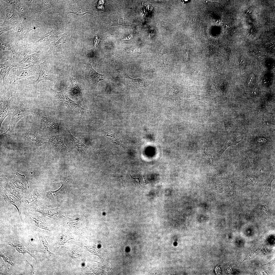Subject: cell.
Returning <instances> with one entry per match:
<instances>
[{
    "label": "cell",
    "instance_id": "obj_11",
    "mask_svg": "<svg viewBox=\"0 0 275 275\" xmlns=\"http://www.w3.org/2000/svg\"><path fill=\"white\" fill-rule=\"evenodd\" d=\"M0 51L8 50L12 52L13 59H17L24 50L23 45L8 40L0 39Z\"/></svg>",
    "mask_w": 275,
    "mask_h": 275
},
{
    "label": "cell",
    "instance_id": "obj_23",
    "mask_svg": "<svg viewBox=\"0 0 275 275\" xmlns=\"http://www.w3.org/2000/svg\"><path fill=\"white\" fill-rule=\"evenodd\" d=\"M67 12L68 13H74L79 16L83 15L87 13L93 15L91 10L80 3L70 5Z\"/></svg>",
    "mask_w": 275,
    "mask_h": 275
},
{
    "label": "cell",
    "instance_id": "obj_32",
    "mask_svg": "<svg viewBox=\"0 0 275 275\" xmlns=\"http://www.w3.org/2000/svg\"><path fill=\"white\" fill-rule=\"evenodd\" d=\"M72 237L69 235H63L59 237L58 241L56 244L57 248V251L60 247L62 245H64V244L70 239H73Z\"/></svg>",
    "mask_w": 275,
    "mask_h": 275
},
{
    "label": "cell",
    "instance_id": "obj_33",
    "mask_svg": "<svg viewBox=\"0 0 275 275\" xmlns=\"http://www.w3.org/2000/svg\"><path fill=\"white\" fill-rule=\"evenodd\" d=\"M258 180V176L256 175H251L247 177L245 181V185L254 186Z\"/></svg>",
    "mask_w": 275,
    "mask_h": 275
},
{
    "label": "cell",
    "instance_id": "obj_9",
    "mask_svg": "<svg viewBox=\"0 0 275 275\" xmlns=\"http://www.w3.org/2000/svg\"><path fill=\"white\" fill-rule=\"evenodd\" d=\"M50 90L57 99L71 110L82 114L88 112V110L82 108L71 99L65 91L58 92L52 88Z\"/></svg>",
    "mask_w": 275,
    "mask_h": 275
},
{
    "label": "cell",
    "instance_id": "obj_1",
    "mask_svg": "<svg viewBox=\"0 0 275 275\" xmlns=\"http://www.w3.org/2000/svg\"><path fill=\"white\" fill-rule=\"evenodd\" d=\"M40 27H44L40 24L39 20L26 18L15 29L1 35L0 39L19 43L27 36L31 31Z\"/></svg>",
    "mask_w": 275,
    "mask_h": 275
},
{
    "label": "cell",
    "instance_id": "obj_30",
    "mask_svg": "<svg viewBox=\"0 0 275 275\" xmlns=\"http://www.w3.org/2000/svg\"><path fill=\"white\" fill-rule=\"evenodd\" d=\"M112 25H122L130 26V24L127 19L125 16H121L119 17H116L112 20L110 22Z\"/></svg>",
    "mask_w": 275,
    "mask_h": 275
},
{
    "label": "cell",
    "instance_id": "obj_40",
    "mask_svg": "<svg viewBox=\"0 0 275 275\" xmlns=\"http://www.w3.org/2000/svg\"><path fill=\"white\" fill-rule=\"evenodd\" d=\"M28 136L29 139L32 141L36 143L40 142V140L37 138L34 134L31 133L28 134Z\"/></svg>",
    "mask_w": 275,
    "mask_h": 275
},
{
    "label": "cell",
    "instance_id": "obj_4",
    "mask_svg": "<svg viewBox=\"0 0 275 275\" xmlns=\"http://www.w3.org/2000/svg\"><path fill=\"white\" fill-rule=\"evenodd\" d=\"M5 2L8 5L6 8V15L4 20L0 25V35L5 32L16 28L24 19L15 9Z\"/></svg>",
    "mask_w": 275,
    "mask_h": 275
},
{
    "label": "cell",
    "instance_id": "obj_28",
    "mask_svg": "<svg viewBox=\"0 0 275 275\" xmlns=\"http://www.w3.org/2000/svg\"><path fill=\"white\" fill-rule=\"evenodd\" d=\"M40 242V251L46 255L51 257H54L55 255L50 252L48 249L49 246L48 243L46 240V238L39 236Z\"/></svg>",
    "mask_w": 275,
    "mask_h": 275
},
{
    "label": "cell",
    "instance_id": "obj_19",
    "mask_svg": "<svg viewBox=\"0 0 275 275\" xmlns=\"http://www.w3.org/2000/svg\"><path fill=\"white\" fill-rule=\"evenodd\" d=\"M15 9L24 18H27L28 10L21 0H4Z\"/></svg>",
    "mask_w": 275,
    "mask_h": 275
},
{
    "label": "cell",
    "instance_id": "obj_15",
    "mask_svg": "<svg viewBox=\"0 0 275 275\" xmlns=\"http://www.w3.org/2000/svg\"><path fill=\"white\" fill-rule=\"evenodd\" d=\"M12 96L9 90L3 95L0 100V125L2 123L5 118L8 115H11V108L9 103V99Z\"/></svg>",
    "mask_w": 275,
    "mask_h": 275
},
{
    "label": "cell",
    "instance_id": "obj_6",
    "mask_svg": "<svg viewBox=\"0 0 275 275\" xmlns=\"http://www.w3.org/2000/svg\"><path fill=\"white\" fill-rule=\"evenodd\" d=\"M39 66V76L37 79L31 83L36 89L37 86L40 81L47 80L55 84L57 83V80L56 77L55 68L53 66L48 62L45 60L44 62L38 65Z\"/></svg>",
    "mask_w": 275,
    "mask_h": 275
},
{
    "label": "cell",
    "instance_id": "obj_13",
    "mask_svg": "<svg viewBox=\"0 0 275 275\" xmlns=\"http://www.w3.org/2000/svg\"><path fill=\"white\" fill-rule=\"evenodd\" d=\"M35 111L44 127L56 131H59V128L58 124L54 119L44 111L38 110H35Z\"/></svg>",
    "mask_w": 275,
    "mask_h": 275
},
{
    "label": "cell",
    "instance_id": "obj_17",
    "mask_svg": "<svg viewBox=\"0 0 275 275\" xmlns=\"http://www.w3.org/2000/svg\"><path fill=\"white\" fill-rule=\"evenodd\" d=\"M66 133L70 143L77 149L80 155L85 157L88 147L85 145L78 139L72 135L69 129L67 130Z\"/></svg>",
    "mask_w": 275,
    "mask_h": 275
},
{
    "label": "cell",
    "instance_id": "obj_18",
    "mask_svg": "<svg viewBox=\"0 0 275 275\" xmlns=\"http://www.w3.org/2000/svg\"><path fill=\"white\" fill-rule=\"evenodd\" d=\"M42 192L39 190H34L22 200L24 205L26 206H32L37 204V202L41 198Z\"/></svg>",
    "mask_w": 275,
    "mask_h": 275
},
{
    "label": "cell",
    "instance_id": "obj_34",
    "mask_svg": "<svg viewBox=\"0 0 275 275\" xmlns=\"http://www.w3.org/2000/svg\"><path fill=\"white\" fill-rule=\"evenodd\" d=\"M84 220L83 221V218L80 217L72 219L70 221V222L71 225L73 227L81 229V228H83V227L80 225V224L84 225Z\"/></svg>",
    "mask_w": 275,
    "mask_h": 275
},
{
    "label": "cell",
    "instance_id": "obj_29",
    "mask_svg": "<svg viewBox=\"0 0 275 275\" xmlns=\"http://www.w3.org/2000/svg\"><path fill=\"white\" fill-rule=\"evenodd\" d=\"M68 180H66L63 184L58 189L54 191L50 190L46 192V196L48 199H51L56 197L62 193L65 189L67 184Z\"/></svg>",
    "mask_w": 275,
    "mask_h": 275
},
{
    "label": "cell",
    "instance_id": "obj_20",
    "mask_svg": "<svg viewBox=\"0 0 275 275\" xmlns=\"http://www.w3.org/2000/svg\"><path fill=\"white\" fill-rule=\"evenodd\" d=\"M18 66V63L13 64L9 62L0 63V74L3 79L4 86L7 87L8 77L10 70L13 67Z\"/></svg>",
    "mask_w": 275,
    "mask_h": 275
},
{
    "label": "cell",
    "instance_id": "obj_5",
    "mask_svg": "<svg viewBox=\"0 0 275 275\" xmlns=\"http://www.w3.org/2000/svg\"><path fill=\"white\" fill-rule=\"evenodd\" d=\"M38 74L39 70L35 68L33 64L25 67L19 66L13 67L10 71L8 76L6 87L8 88L7 90H9L13 81L15 82L17 80Z\"/></svg>",
    "mask_w": 275,
    "mask_h": 275
},
{
    "label": "cell",
    "instance_id": "obj_16",
    "mask_svg": "<svg viewBox=\"0 0 275 275\" xmlns=\"http://www.w3.org/2000/svg\"><path fill=\"white\" fill-rule=\"evenodd\" d=\"M32 211L39 213L48 216L58 218L60 217V211L58 208L51 209L36 204L31 207ZM31 210V211H32Z\"/></svg>",
    "mask_w": 275,
    "mask_h": 275
},
{
    "label": "cell",
    "instance_id": "obj_10",
    "mask_svg": "<svg viewBox=\"0 0 275 275\" xmlns=\"http://www.w3.org/2000/svg\"><path fill=\"white\" fill-rule=\"evenodd\" d=\"M49 55L48 51H46L45 47L40 48L37 52L31 54H27L25 52L23 58L18 63V66L29 63L33 65H39L44 62Z\"/></svg>",
    "mask_w": 275,
    "mask_h": 275
},
{
    "label": "cell",
    "instance_id": "obj_36",
    "mask_svg": "<svg viewBox=\"0 0 275 275\" xmlns=\"http://www.w3.org/2000/svg\"><path fill=\"white\" fill-rule=\"evenodd\" d=\"M203 157L206 162L211 167L213 165L214 156L207 153L205 151L204 149Z\"/></svg>",
    "mask_w": 275,
    "mask_h": 275
},
{
    "label": "cell",
    "instance_id": "obj_39",
    "mask_svg": "<svg viewBox=\"0 0 275 275\" xmlns=\"http://www.w3.org/2000/svg\"><path fill=\"white\" fill-rule=\"evenodd\" d=\"M8 268L5 265L1 263L0 264V275H10V273L8 272Z\"/></svg>",
    "mask_w": 275,
    "mask_h": 275
},
{
    "label": "cell",
    "instance_id": "obj_14",
    "mask_svg": "<svg viewBox=\"0 0 275 275\" xmlns=\"http://www.w3.org/2000/svg\"><path fill=\"white\" fill-rule=\"evenodd\" d=\"M1 195L4 197L6 201L10 203L16 207L19 213L21 222H24L22 215V212L24 207L21 200L3 187H1Z\"/></svg>",
    "mask_w": 275,
    "mask_h": 275
},
{
    "label": "cell",
    "instance_id": "obj_7",
    "mask_svg": "<svg viewBox=\"0 0 275 275\" xmlns=\"http://www.w3.org/2000/svg\"><path fill=\"white\" fill-rule=\"evenodd\" d=\"M60 33V31L56 28H52L50 32L43 35L37 41L31 44L23 45L24 50L32 51L39 50L41 48L46 47L50 43L56 40Z\"/></svg>",
    "mask_w": 275,
    "mask_h": 275
},
{
    "label": "cell",
    "instance_id": "obj_2",
    "mask_svg": "<svg viewBox=\"0 0 275 275\" xmlns=\"http://www.w3.org/2000/svg\"><path fill=\"white\" fill-rule=\"evenodd\" d=\"M17 103L11 108L12 118L7 130L2 134L1 138L8 136L14 138V129L18 122L24 117L28 115H35V113L32 109L25 106L19 99L18 93L16 95Z\"/></svg>",
    "mask_w": 275,
    "mask_h": 275
},
{
    "label": "cell",
    "instance_id": "obj_26",
    "mask_svg": "<svg viewBox=\"0 0 275 275\" xmlns=\"http://www.w3.org/2000/svg\"><path fill=\"white\" fill-rule=\"evenodd\" d=\"M242 139V138L241 137L239 136L233 138L229 141H227L223 148L216 153L214 156V158H215V159L217 164L221 156L227 148L230 146L236 145L240 142L241 141Z\"/></svg>",
    "mask_w": 275,
    "mask_h": 275
},
{
    "label": "cell",
    "instance_id": "obj_37",
    "mask_svg": "<svg viewBox=\"0 0 275 275\" xmlns=\"http://www.w3.org/2000/svg\"><path fill=\"white\" fill-rule=\"evenodd\" d=\"M0 256L6 263L9 264L12 266L15 265L14 261L10 256L1 252H0Z\"/></svg>",
    "mask_w": 275,
    "mask_h": 275
},
{
    "label": "cell",
    "instance_id": "obj_3",
    "mask_svg": "<svg viewBox=\"0 0 275 275\" xmlns=\"http://www.w3.org/2000/svg\"><path fill=\"white\" fill-rule=\"evenodd\" d=\"M27 8L28 13L27 18L39 20L40 15L50 8L55 2L52 0H22Z\"/></svg>",
    "mask_w": 275,
    "mask_h": 275
},
{
    "label": "cell",
    "instance_id": "obj_31",
    "mask_svg": "<svg viewBox=\"0 0 275 275\" xmlns=\"http://www.w3.org/2000/svg\"><path fill=\"white\" fill-rule=\"evenodd\" d=\"M125 79L128 83L132 84L136 87H143L144 85L145 80L139 78L134 79L130 77L127 74H125Z\"/></svg>",
    "mask_w": 275,
    "mask_h": 275
},
{
    "label": "cell",
    "instance_id": "obj_21",
    "mask_svg": "<svg viewBox=\"0 0 275 275\" xmlns=\"http://www.w3.org/2000/svg\"><path fill=\"white\" fill-rule=\"evenodd\" d=\"M67 37L66 36H62L56 43L50 44L48 50L49 54L55 52H62L67 41Z\"/></svg>",
    "mask_w": 275,
    "mask_h": 275
},
{
    "label": "cell",
    "instance_id": "obj_41",
    "mask_svg": "<svg viewBox=\"0 0 275 275\" xmlns=\"http://www.w3.org/2000/svg\"><path fill=\"white\" fill-rule=\"evenodd\" d=\"M101 40V38L98 36H95L94 40V46L95 48L99 44Z\"/></svg>",
    "mask_w": 275,
    "mask_h": 275
},
{
    "label": "cell",
    "instance_id": "obj_22",
    "mask_svg": "<svg viewBox=\"0 0 275 275\" xmlns=\"http://www.w3.org/2000/svg\"><path fill=\"white\" fill-rule=\"evenodd\" d=\"M8 244L14 248L19 253H22L23 254L27 253L32 257L35 260L38 267V262L36 258L31 251L25 246L21 243L18 241H10L9 242Z\"/></svg>",
    "mask_w": 275,
    "mask_h": 275
},
{
    "label": "cell",
    "instance_id": "obj_24",
    "mask_svg": "<svg viewBox=\"0 0 275 275\" xmlns=\"http://www.w3.org/2000/svg\"><path fill=\"white\" fill-rule=\"evenodd\" d=\"M25 216L29 217L35 225L43 229L49 230L47 225L44 221L39 216L34 213V212H26Z\"/></svg>",
    "mask_w": 275,
    "mask_h": 275
},
{
    "label": "cell",
    "instance_id": "obj_38",
    "mask_svg": "<svg viewBox=\"0 0 275 275\" xmlns=\"http://www.w3.org/2000/svg\"><path fill=\"white\" fill-rule=\"evenodd\" d=\"M264 170L267 171H274V162L269 161L264 164Z\"/></svg>",
    "mask_w": 275,
    "mask_h": 275
},
{
    "label": "cell",
    "instance_id": "obj_25",
    "mask_svg": "<svg viewBox=\"0 0 275 275\" xmlns=\"http://www.w3.org/2000/svg\"><path fill=\"white\" fill-rule=\"evenodd\" d=\"M256 157L253 153H248L242 160L241 168L243 170L249 169L255 164Z\"/></svg>",
    "mask_w": 275,
    "mask_h": 275
},
{
    "label": "cell",
    "instance_id": "obj_8",
    "mask_svg": "<svg viewBox=\"0 0 275 275\" xmlns=\"http://www.w3.org/2000/svg\"><path fill=\"white\" fill-rule=\"evenodd\" d=\"M85 78L88 86L93 92L97 93V85L100 81L104 79L105 76L99 74L92 67L89 59L86 61Z\"/></svg>",
    "mask_w": 275,
    "mask_h": 275
},
{
    "label": "cell",
    "instance_id": "obj_42",
    "mask_svg": "<svg viewBox=\"0 0 275 275\" xmlns=\"http://www.w3.org/2000/svg\"><path fill=\"white\" fill-rule=\"evenodd\" d=\"M25 262L30 266L32 269L30 273L29 274L31 275H35L37 270V269L35 268L28 261L26 260Z\"/></svg>",
    "mask_w": 275,
    "mask_h": 275
},
{
    "label": "cell",
    "instance_id": "obj_27",
    "mask_svg": "<svg viewBox=\"0 0 275 275\" xmlns=\"http://www.w3.org/2000/svg\"><path fill=\"white\" fill-rule=\"evenodd\" d=\"M50 141L58 150L62 151L67 150V148L64 143L61 134L52 136L50 138Z\"/></svg>",
    "mask_w": 275,
    "mask_h": 275
},
{
    "label": "cell",
    "instance_id": "obj_12",
    "mask_svg": "<svg viewBox=\"0 0 275 275\" xmlns=\"http://www.w3.org/2000/svg\"><path fill=\"white\" fill-rule=\"evenodd\" d=\"M65 92L69 97L78 103H81L82 101L84 90L79 88L74 75L71 79L70 85Z\"/></svg>",
    "mask_w": 275,
    "mask_h": 275
},
{
    "label": "cell",
    "instance_id": "obj_35",
    "mask_svg": "<svg viewBox=\"0 0 275 275\" xmlns=\"http://www.w3.org/2000/svg\"><path fill=\"white\" fill-rule=\"evenodd\" d=\"M274 179V177L269 180L263 185L260 196L262 197L265 194L268 193L270 192L271 188V184Z\"/></svg>",
    "mask_w": 275,
    "mask_h": 275
},
{
    "label": "cell",
    "instance_id": "obj_43",
    "mask_svg": "<svg viewBox=\"0 0 275 275\" xmlns=\"http://www.w3.org/2000/svg\"><path fill=\"white\" fill-rule=\"evenodd\" d=\"M257 141L260 143H266L267 141V140L265 138H261L257 140Z\"/></svg>",
    "mask_w": 275,
    "mask_h": 275
}]
</instances>
